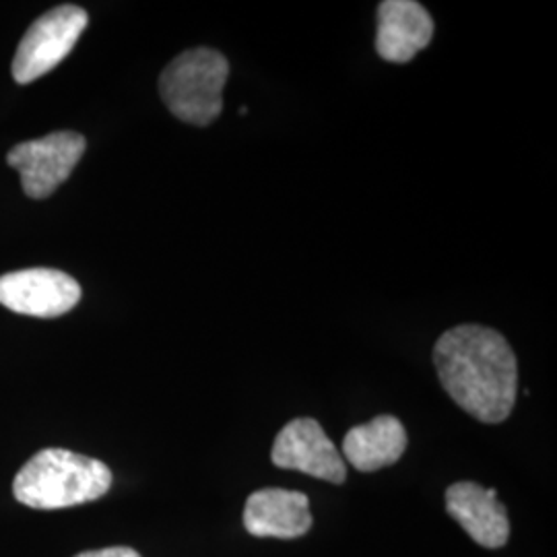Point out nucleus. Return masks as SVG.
<instances>
[{
	"mask_svg": "<svg viewBox=\"0 0 557 557\" xmlns=\"http://www.w3.org/2000/svg\"><path fill=\"white\" fill-rule=\"evenodd\" d=\"M112 487V471L98 460L62 448H46L21 467L13 481L17 502L36 510L96 502Z\"/></svg>",
	"mask_w": 557,
	"mask_h": 557,
	"instance_id": "nucleus-2",
	"label": "nucleus"
},
{
	"mask_svg": "<svg viewBox=\"0 0 557 557\" xmlns=\"http://www.w3.org/2000/svg\"><path fill=\"white\" fill-rule=\"evenodd\" d=\"M446 512L457 520L481 547L499 549L510 539V520L496 490H483L473 481H460L446 490Z\"/></svg>",
	"mask_w": 557,
	"mask_h": 557,
	"instance_id": "nucleus-8",
	"label": "nucleus"
},
{
	"mask_svg": "<svg viewBox=\"0 0 557 557\" xmlns=\"http://www.w3.org/2000/svg\"><path fill=\"white\" fill-rule=\"evenodd\" d=\"M312 522L310 499L299 492L264 487L246 499L244 506V527L252 537H304Z\"/></svg>",
	"mask_w": 557,
	"mask_h": 557,
	"instance_id": "nucleus-9",
	"label": "nucleus"
},
{
	"mask_svg": "<svg viewBox=\"0 0 557 557\" xmlns=\"http://www.w3.org/2000/svg\"><path fill=\"white\" fill-rule=\"evenodd\" d=\"M75 557H140L135 549L131 547H108V549H98V552H85Z\"/></svg>",
	"mask_w": 557,
	"mask_h": 557,
	"instance_id": "nucleus-12",
	"label": "nucleus"
},
{
	"mask_svg": "<svg viewBox=\"0 0 557 557\" xmlns=\"http://www.w3.org/2000/svg\"><path fill=\"white\" fill-rule=\"evenodd\" d=\"M407 448V432L393 416L379 418L356 425L343 440V457L361 473H374L395 465Z\"/></svg>",
	"mask_w": 557,
	"mask_h": 557,
	"instance_id": "nucleus-11",
	"label": "nucleus"
},
{
	"mask_svg": "<svg viewBox=\"0 0 557 557\" xmlns=\"http://www.w3.org/2000/svg\"><path fill=\"white\" fill-rule=\"evenodd\" d=\"M434 38V20L416 0H384L379 7L376 50L388 62L416 59Z\"/></svg>",
	"mask_w": 557,
	"mask_h": 557,
	"instance_id": "nucleus-10",
	"label": "nucleus"
},
{
	"mask_svg": "<svg viewBox=\"0 0 557 557\" xmlns=\"http://www.w3.org/2000/svg\"><path fill=\"white\" fill-rule=\"evenodd\" d=\"M85 147L87 143L79 133L59 131L15 145L7 156V163L20 172L21 186L27 197L46 199L57 193L62 182L71 178Z\"/></svg>",
	"mask_w": 557,
	"mask_h": 557,
	"instance_id": "nucleus-5",
	"label": "nucleus"
},
{
	"mask_svg": "<svg viewBox=\"0 0 557 557\" xmlns=\"http://www.w3.org/2000/svg\"><path fill=\"white\" fill-rule=\"evenodd\" d=\"M79 299L77 278L57 269H23L0 277V306L25 317L57 319Z\"/></svg>",
	"mask_w": 557,
	"mask_h": 557,
	"instance_id": "nucleus-6",
	"label": "nucleus"
},
{
	"mask_svg": "<svg viewBox=\"0 0 557 557\" xmlns=\"http://www.w3.org/2000/svg\"><path fill=\"white\" fill-rule=\"evenodd\" d=\"M85 9L60 4L34 21L13 59V79L25 85L40 79L71 54L87 27Z\"/></svg>",
	"mask_w": 557,
	"mask_h": 557,
	"instance_id": "nucleus-4",
	"label": "nucleus"
},
{
	"mask_svg": "<svg viewBox=\"0 0 557 557\" xmlns=\"http://www.w3.org/2000/svg\"><path fill=\"white\" fill-rule=\"evenodd\" d=\"M230 62L213 48H195L172 60L160 77V94L170 112L188 124L209 126L223 110Z\"/></svg>",
	"mask_w": 557,
	"mask_h": 557,
	"instance_id": "nucleus-3",
	"label": "nucleus"
},
{
	"mask_svg": "<svg viewBox=\"0 0 557 557\" xmlns=\"http://www.w3.org/2000/svg\"><path fill=\"white\" fill-rule=\"evenodd\" d=\"M271 460L278 469H292L329 483L347 479V465L317 419L289 421L275 438Z\"/></svg>",
	"mask_w": 557,
	"mask_h": 557,
	"instance_id": "nucleus-7",
	"label": "nucleus"
},
{
	"mask_svg": "<svg viewBox=\"0 0 557 557\" xmlns=\"http://www.w3.org/2000/svg\"><path fill=\"white\" fill-rule=\"evenodd\" d=\"M438 379L462 411L481 423H502L517 403L518 361L498 331L460 324L434 347Z\"/></svg>",
	"mask_w": 557,
	"mask_h": 557,
	"instance_id": "nucleus-1",
	"label": "nucleus"
}]
</instances>
